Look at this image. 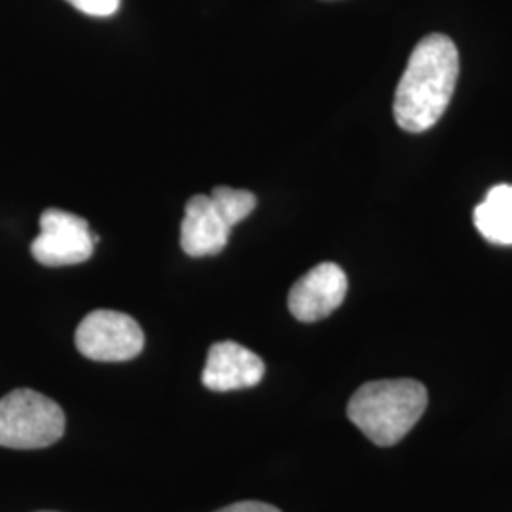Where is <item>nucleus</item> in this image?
Returning <instances> with one entry per match:
<instances>
[{
	"label": "nucleus",
	"instance_id": "6",
	"mask_svg": "<svg viewBox=\"0 0 512 512\" xmlns=\"http://www.w3.org/2000/svg\"><path fill=\"white\" fill-rule=\"evenodd\" d=\"M346 294V272L334 262H323L294 283L289 293V310L298 321L315 323L338 310Z\"/></svg>",
	"mask_w": 512,
	"mask_h": 512
},
{
	"label": "nucleus",
	"instance_id": "11",
	"mask_svg": "<svg viewBox=\"0 0 512 512\" xmlns=\"http://www.w3.org/2000/svg\"><path fill=\"white\" fill-rule=\"evenodd\" d=\"M76 10L93 16V18H109L118 12L120 0H67Z\"/></svg>",
	"mask_w": 512,
	"mask_h": 512
},
{
	"label": "nucleus",
	"instance_id": "13",
	"mask_svg": "<svg viewBox=\"0 0 512 512\" xmlns=\"http://www.w3.org/2000/svg\"><path fill=\"white\" fill-rule=\"evenodd\" d=\"M42 512H50V511H42Z\"/></svg>",
	"mask_w": 512,
	"mask_h": 512
},
{
	"label": "nucleus",
	"instance_id": "1",
	"mask_svg": "<svg viewBox=\"0 0 512 512\" xmlns=\"http://www.w3.org/2000/svg\"><path fill=\"white\" fill-rule=\"evenodd\" d=\"M459 76V54L452 38L427 35L408 59L395 92L393 114L399 128L421 133L448 109Z\"/></svg>",
	"mask_w": 512,
	"mask_h": 512
},
{
	"label": "nucleus",
	"instance_id": "7",
	"mask_svg": "<svg viewBox=\"0 0 512 512\" xmlns=\"http://www.w3.org/2000/svg\"><path fill=\"white\" fill-rule=\"evenodd\" d=\"M266 372L264 361L238 342L213 344L203 368L202 382L211 391H238L255 387Z\"/></svg>",
	"mask_w": 512,
	"mask_h": 512
},
{
	"label": "nucleus",
	"instance_id": "2",
	"mask_svg": "<svg viewBox=\"0 0 512 512\" xmlns=\"http://www.w3.org/2000/svg\"><path fill=\"white\" fill-rule=\"evenodd\" d=\"M427 408V389L416 380H378L361 385L348 418L378 446H393L412 431Z\"/></svg>",
	"mask_w": 512,
	"mask_h": 512
},
{
	"label": "nucleus",
	"instance_id": "5",
	"mask_svg": "<svg viewBox=\"0 0 512 512\" xmlns=\"http://www.w3.org/2000/svg\"><path fill=\"white\" fill-rule=\"evenodd\" d=\"M93 245L95 238L86 219L63 209H46L31 253L42 266H73L93 255Z\"/></svg>",
	"mask_w": 512,
	"mask_h": 512
},
{
	"label": "nucleus",
	"instance_id": "8",
	"mask_svg": "<svg viewBox=\"0 0 512 512\" xmlns=\"http://www.w3.org/2000/svg\"><path fill=\"white\" fill-rule=\"evenodd\" d=\"M230 230L232 228L220 217L211 196L198 194L184 207L181 247L186 255L196 258L217 255L226 247Z\"/></svg>",
	"mask_w": 512,
	"mask_h": 512
},
{
	"label": "nucleus",
	"instance_id": "10",
	"mask_svg": "<svg viewBox=\"0 0 512 512\" xmlns=\"http://www.w3.org/2000/svg\"><path fill=\"white\" fill-rule=\"evenodd\" d=\"M209 196L213 200V205L217 207L220 217L230 228H234L255 211L256 196L249 190L217 186Z\"/></svg>",
	"mask_w": 512,
	"mask_h": 512
},
{
	"label": "nucleus",
	"instance_id": "12",
	"mask_svg": "<svg viewBox=\"0 0 512 512\" xmlns=\"http://www.w3.org/2000/svg\"><path fill=\"white\" fill-rule=\"evenodd\" d=\"M215 512H281L274 505L262 503V501H239L234 505H228L224 509Z\"/></svg>",
	"mask_w": 512,
	"mask_h": 512
},
{
	"label": "nucleus",
	"instance_id": "9",
	"mask_svg": "<svg viewBox=\"0 0 512 512\" xmlns=\"http://www.w3.org/2000/svg\"><path fill=\"white\" fill-rule=\"evenodd\" d=\"M476 230L495 245H512V186L497 184L475 209Z\"/></svg>",
	"mask_w": 512,
	"mask_h": 512
},
{
	"label": "nucleus",
	"instance_id": "3",
	"mask_svg": "<svg viewBox=\"0 0 512 512\" xmlns=\"http://www.w3.org/2000/svg\"><path fill=\"white\" fill-rule=\"evenodd\" d=\"M65 433L59 404L33 389H16L0 399V446L37 450L52 446Z\"/></svg>",
	"mask_w": 512,
	"mask_h": 512
},
{
	"label": "nucleus",
	"instance_id": "4",
	"mask_svg": "<svg viewBox=\"0 0 512 512\" xmlns=\"http://www.w3.org/2000/svg\"><path fill=\"white\" fill-rule=\"evenodd\" d=\"M74 342L78 351L99 363H122L135 359L145 348L139 323L122 311L95 310L78 325Z\"/></svg>",
	"mask_w": 512,
	"mask_h": 512
}]
</instances>
